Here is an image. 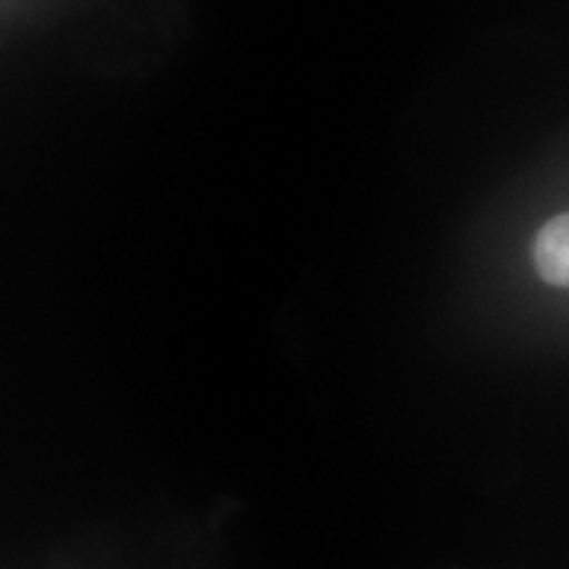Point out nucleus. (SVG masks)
I'll list each match as a JSON object with an SVG mask.
<instances>
[{"instance_id": "nucleus-1", "label": "nucleus", "mask_w": 569, "mask_h": 569, "mask_svg": "<svg viewBox=\"0 0 569 569\" xmlns=\"http://www.w3.org/2000/svg\"><path fill=\"white\" fill-rule=\"evenodd\" d=\"M531 257H535V269L545 282L569 288V212L553 216L550 222L538 228Z\"/></svg>"}]
</instances>
